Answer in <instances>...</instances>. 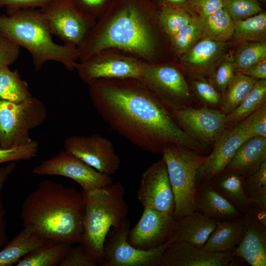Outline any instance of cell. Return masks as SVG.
Instances as JSON below:
<instances>
[{
    "label": "cell",
    "instance_id": "cell-43",
    "mask_svg": "<svg viewBox=\"0 0 266 266\" xmlns=\"http://www.w3.org/2000/svg\"><path fill=\"white\" fill-rule=\"evenodd\" d=\"M98 264L85 251L80 244L70 245L59 264L60 266H96Z\"/></svg>",
    "mask_w": 266,
    "mask_h": 266
},
{
    "label": "cell",
    "instance_id": "cell-11",
    "mask_svg": "<svg viewBox=\"0 0 266 266\" xmlns=\"http://www.w3.org/2000/svg\"><path fill=\"white\" fill-rule=\"evenodd\" d=\"M39 9L51 34L78 48L97 21L77 10L70 0H55Z\"/></svg>",
    "mask_w": 266,
    "mask_h": 266
},
{
    "label": "cell",
    "instance_id": "cell-10",
    "mask_svg": "<svg viewBox=\"0 0 266 266\" xmlns=\"http://www.w3.org/2000/svg\"><path fill=\"white\" fill-rule=\"evenodd\" d=\"M130 230V222L120 228L111 229L104 243L101 266H157L165 251L175 240V234L155 249H139L129 243Z\"/></svg>",
    "mask_w": 266,
    "mask_h": 266
},
{
    "label": "cell",
    "instance_id": "cell-41",
    "mask_svg": "<svg viewBox=\"0 0 266 266\" xmlns=\"http://www.w3.org/2000/svg\"><path fill=\"white\" fill-rule=\"evenodd\" d=\"M16 166V163L12 162L0 167V248L4 246L8 240L7 234V223L6 211L2 202V191L5 183Z\"/></svg>",
    "mask_w": 266,
    "mask_h": 266
},
{
    "label": "cell",
    "instance_id": "cell-19",
    "mask_svg": "<svg viewBox=\"0 0 266 266\" xmlns=\"http://www.w3.org/2000/svg\"><path fill=\"white\" fill-rule=\"evenodd\" d=\"M225 46V42L203 38L179 58L180 66L192 79L203 78L214 70Z\"/></svg>",
    "mask_w": 266,
    "mask_h": 266
},
{
    "label": "cell",
    "instance_id": "cell-13",
    "mask_svg": "<svg viewBox=\"0 0 266 266\" xmlns=\"http://www.w3.org/2000/svg\"><path fill=\"white\" fill-rule=\"evenodd\" d=\"M177 125L188 135L207 146L214 145L226 129V115L203 106H187L170 111Z\"/></svg>",
    "mask_w": 266,
    "mask_h": 266
},
{
    "label": "cell",
    "instance_id": "cell-15",
    "mask_svg": "<svg viewBox=\"0 0 266 266\" xmlns=\"http://www.w3.org/2000/svg\"><path fill=\"white\" fill-rule=\"evenodd\" d=\"M137 198L143 207L173 216L174 195L163 158L152 164L143 173Z\"/></svg>",
    "mask_w": 266,
    "mask_h": 266
},
{
    "label": "cell",
    "instance_id": "cell-14",
    "mask_svg": "<svg viewBox=\"0 0 266 266\" xmlns=\"http://www.w3.org/2000/svg\"><path fill=\"white\" fill-rule=\"evenodd\" d=\"M64 147L101 173L111 175L119 168L120 158L112 142L99 134L67 137L64 141Z\"/></svg>",
    "mask_w": 266,
    "mask_h": 266
},
{
    "label": "cell",
    "instance_id": "cell-20",
    "mask_svg": "<svg viewBox=\"0 0 266 266\" xmlns=\"http://www.w3.org/2000/svg\"><path fill=\"white\" fill-rule=\"evenodd\" d=\"M244 231L234 253L252 266H266V229L248 210L243 214Z\"/></svg>",
    "mask_w": 266,
    "mask_h": 266
},
{
    "label": "cell",
    "instance_id": "cell-12",
    "mask_svg": "<svg viewBox=\"0 0 266 266\" xmlns=\"http://www.w3.org/2000/svg\"><path fill=\"white\" fill-rule=\"evenodd\" d=\"M32 172L39 175H60L77 182L87 193L113 183L110 175L101 173L73 154L61 151L33 167Z\"/></svg>",
    "mask_w": 266,
    "mask_h": 266
},
{
    "label": "cell",
    "instance_id": "cell-7",
    "mask_svg": "<svg viewBox=\"0 0 266 266\" xmlns=\"http://www.w3.org/2000/svg\"><path fill=\"white\" fill-rule=\"evenodd\" d=\"M47 116L45 106L36 98L19 103L0 100V147L9 148L31 141L30 131L41 126Z\"/></svg>",
    "mask_w": 266,
    "mask_h": 266
},
{
    "label": "cell",
    "instance_id": "cell-47",
    "mask_svg": "<svg viewBox=\"0 0 266 266\" xmlns=\"http://www.w3.org/2000/svg\"><path fill=\"white\" fill-rule=\"evenodd\" d=\"M55 0H0V9L6 8L7 13L23 8H42Z\"/></svg>",
    "mask_w": 266,
    "mask_h": 266
},
{
    "label": "cell",
    "instance_id": "cell-26",
    "mask_svg": "<svg viewBox=\"0 0 266 266\" xmlns=\"http://www.w3.org/2000/svg\"><path fill=\"white\" fill-rule=\"evenodd\" d=\"M49 243L29 228H23L0 251V266H11L35 248Z\"/></svg>",
    "mask_w": 266,
    "mask_h": 266
},
{
    "label": "cell",
    "instance_id": "cell-5",
    "mask_svg": "<svg viewBox=\"0 0 266 266\" xmlns=\"http://www.w3.org/2000/svg\"><path fill=\"white\" fill-rule=\"evenodd\" d=\"M85 212L80 243L86 253L98 265L103 260V245L111 228L129 222V208L124 199L125 189L120 183H112L85 193Z\"/></svg>",
    "mask_w": 266,
    "mask_h": 266
},
{
    "label": "cell",
    "instance_id": "cell-36",
    "mask_svg": "<svg viewBox=\"0 0 266 266\" xmlns=\"http://www.w3.org/2000/svg\"><path fill=\"white\" fill-rule=\"evenodd\" d=\"M193 15L182 8L163 7L158 9L160 24L169 38L186 26L192 20Z\"/></svg>",
    "mask_w": 266,
    "mask_h": 266
},
{
    "label": "cell",
    "instance_id": "cell-48",
    "mask_svg": "<svg viewBox=\"0 0 266 266\" xmlns=\"http://www.w3.org/2000/svg\"><path fill=\"white\" fill-rule=\"evenodd\" d=\"M235 73H240L258 80L266 79V59L255 63L240 72Z\"/></svg>",
    "mask_w": 266,
    "mask_h": 266
},
{
    "label": "cell",
    "instance_id": "cell-49",
    "mask_svg": "<svg viewBox=\"0 0 266 266\" xmlns=\"http://www.w3.org/2000/svg\"><path fill=\"white\" fill-rule=\"evenodd\" d=\"M157 9L163 7L182 8L186 10L188 0H149Z\"/></svg>",
    "mask_w": 266,
    "mask_h": 266
},
{
    "label": "cell",
    "instance_id": "cell-8",
    "mask_svg": "<svg viewBox=\"0 0 266 266\" xmlns=\"http://www.w3.org/2000/svg\"><path fill=\"white\" fill-rule=\"evenodd\" d=\"M139 79L170 111L191 106L193 95L181 67L175 64L143 61Z\"/></svg>",
    "mask_w": 266,
    "mask_h": 266
},
{
    "label": "cell",
    "instance_id": "cell-37",
    "mask_svg": "<svg viewBox=\"0 0 266 266\" xmlns=\"http://www.w3.org/2000/svg\"><path fill=\"white\" fill-rule=\"evenodd\" d=\"M190 88L196 98L204 106L219 107L222 95L203 78H193Z\"/></svg>",
    "mask_w": 266,
    "mask_h": 266
},
{
    "label": "cell",
    "instance_id": "cell-40",
    "mask_svg": "<svg viewBox=\"0 0 266 266\" xmlns=\"http://www.w3.org/2000/svg\"><path fill=\"white\" fill-rule=\"evenodd\" d=\"M38 146V141L32 139L19 146L9 148L0 147V164L32 159L37 156Z\"/></svg>",
    "mask_w": 266,
    "mask_h": 266
},
{
    "label": "cell",
    "instance_id": "cell-27",
    "mask_svg": "<svg viewBox=\"0 0 266 266\" xmlns=\"http://www.w3.org/2000/svg\"><path fill=\"white\" fill-rule=\"evenodd\" d=\"M32 97L27 82L17 69L11 70L9 66L0 68V100L19 103Z\"/></svg>",
    "mask_w": 266,
    "mask_h": 266
},
{
    "label": "cell",
    "instance_id": "cell-1",
    "mask_svg": "<svg viewBox=\"0 0 266 266\" xmlns=\"http://www.w3.org/2000/svg\"><path fill=\"white\" fill-rule=\"evenodd\" d=\"M91 101L113 131L140 149L161 152L180 145L200 154L207 147L185 133L170 111L137 78L99 79L88 84Z\"/></svg>",
    "mask_w": 266,
    "mask_h": 266
},
{
    "label": "cell",
    "instance_id": "cell-44",
    "mask_svg": "<svg viewBox=\"0 0 266 266\" xmlns=\"http://www.w3.org/2000/svg\"><path fill=\"white\" fill-rule=\"evenodd\" d=\"M224 7L222 0H188L186 10L204 18Z\"/></svg>",
    "mask_w": 266,
    "mask_h": 266
},
{
    "label": "cell",
    "instance_id": "cell-30",
    "mask_svg": "<svg viewBox=\"0 0 266 266\" xmlns=\"http://www.w3.org/2000/svg\"><path fill=\"white\" fill-rule=\"evenodd\" d=\"M266 102V79L258 80L240 104L225 117L226 129L233 127Z\"/></svg>",
    "mask_w": 266,
    "mask_h": 266
},
{
    "label": "cell",
    "instance_id": "cell-42",
    "mask_svg": "<svg viewBox=\"0 0 266 266\" xmlns=\"http://www.w3.org/2000/svg\"><path fill=\"white\" fill-rule=\"evenodd\" d=\"M70 0L77 10L96 21L106 12L112 1V0Z\"/></svg>",
    "mask_w": 266,
    "mask_h": 266
},
{
    "label": "cell",
    "instance_id": "cell-22",
    "mask_svg": "<svg viewBox=\"0 0 266 266\" xmlns=\"http://www.w3.org/2000/svg\"><path fill=\"white\" fill-rule=\"evenodd\" d=\"M266 161V137L253 136L242 143L224 171H233L246 177Z\"/></svg>",
    "mask_w": 266,
    "mask_h": 266
},
{
    "label": "cell",
    "instance_id": "cell-38",
    "mask_svg": "<svg viewBox=\"0 0 266 266\" xmlns=\"http://www.w3.org/2000/svg\"><path fill=\"white\" fill-rule=\"evenodd\" d=\"M234 22L244 20L263 11L260 0H222Z\"/></svg>",
    "mask_w": 266,
    "mask_h": 266
},
{
    "label": "cell",
    "instance_id": "cell-45",
    "mask_svg": "<svg viewBox=\"0 0 266 266\" xmlns=\"http://www.w3.org/2000/svg\"><path fill=\"white\" fill-rule=\"evenodd\" d=\"M20 48L12 41L0 34V68L9 66L18 59Z\"/></svg>",
    "mask_w": 266,
    "mask_h": 266
},
{
    "label": "cell",
    "instance_id": "cell-29",
    "mask_svg": "<svg viewBox=\"0 0 266 266\" xmlns=\"http://www.w3.org/2000/svg\"><path fill=\"white\" fill-rule=\"evenodd\" d=\"M70 245L49 242L31 251L20 260L17 266H59Z\"/></svg>",
    "mask_w": 266,
    "mask_h": 266
},
{
    "label": "cell",
    "instance_id": "cell-3",
    "mask_svg": "<svg viewBox=\"0 0 266 266\" xmlns=\"http://www.w3.org/2000/svg\"><path fill=\"white\" fill-rule=\"evenodd\" d=\"M85 205L83 191L44 180L23 202L22 226L32 229L48 242L79 244L82 236Z\"/></svg>",
    "mask_w": 266,
    "mask_h": 266
},
{
    "label": "cell",
    "instance_id": "cell-23",
    "mask_svg": "<svg viewBox=\"0 0 266 266\" xmlns=\"http://www.w3.org/2000/svg\"><path fill=\"white\" fill-rule=\"evenodd\" d=\"M243 216L216 221V227L201 248L210 253H224L234 251L243 236Z\"/></svg>",
    "mask_w": 266,
    "mask_h": 266
},
{
    "label": "cell",
    "instance_id": "cell-6",
    "mask_svg": "<svg viewBox=\"0 0 266 266\" xmlns=\"http://www.w3.org/2000/svg\"><path fill=\"white\" fill-rule=\"evenodd\" d=\"M175 199L173 217L179 222L195 210L196 176L207 156L187 147L170 145L161 151Z\"/></svg>",
    "mask_w": 266,
    "mask_h": 266
},
{
    "label": "cell",
    "instance_id": "cell-18",
    "mask_svg": "<svg viewBox=\"0 0 266 266\" xmlns=\"http://www.w3.org/2000/svg\"><path fill=\"white\" fill-rule=\"evenodd\" d=\"M235 256L234 251L210 253L189 243L173 242L165 251L157 266H229Z\"/></svg>",
    "mask_w": 266,
    "mask_h": 266
},
{
    "label": "cell",
    "instance_id": "cell-16",
    "mask_svg": "<svg viewBox=\"0 0 266 266\" xmlns=\"http://www.w3.org/2000/svg\"><path fill=\"white\" fill-rule=\"evenodd\" d=\"M178 227V222L173 216L144 207L138 221L128 233V241L133 246L139 249H155L173 236Z\"/></svg>",
    "mask_w": 266,
    "mask_h": 266
},
{
    "label": "cell",
    "instance_id": "cell-34",
    "mask_svg": "<svg viewBox=\"0 0 266 266\" xmlns=\"http://www.w3.org/2000/svg\"><path fill=\"white\" fill-rule=\"evenodd\" d=\"M244 190L257 209L266 211V161L252 174L245 178Z\"/></svg>",
    "mask_w": 266,
    "mask_h": 266
},
{
    "label": "cell",
    "instance_id": "cell-33",
    "mask_svg": "<svg viewBox=\"0 0 266 266\" xmlns=\"http://www.w3.org/2000/svg\"><path fill=\"white\" fill-rule=\"evenodd\" d=\"M266 35V13L262 11L254 16L234 22L233 36L239 40H264Z\"/></svg>",
    "mask_w": 266,
    "mask_h": 266
},
{
    "label": "cell",
    "instance_id": "cell-2",
    "mask_svg": "<svg viewBox=\"0 0 266 266\" xmlns=\"http://www.w3.org/2000/svg\"><path fill=\"white\" fill-rule=\"evenodd\" d=\"M164 43L170 45L169 38L160 24L158 9L149 0H112L78 48L79 60L114 48L145 62L163 63Z\"/></svg>",
    "mask_w": 266,
    "mask_h": 266
},
{
    "label": "cell",
    "instance_id": "cell-24",
    "mask_svg": "<svg viewBox=\"0 0 266 266\" xmlns=\"http://www.w3.org/2000/svg\"><path fill=\"white\" fill-rule=\"evenodd\" d=\"M216 225L215 220L195 210L178 222L174 242H185L202 248Z\"/></svg>",
    "mask_w": 266,
    "mask_h": 266
},
{
    "label": "cell",
    "instance_id": "cell-32",
    "mask_svg": "<svg viewBox=\"0 0 266 266\" xmlns=\"http://www.w3.org/2000/svg\"><path fill=\"white\" fill-rule=\"evenodd\" d=\"M202 35L201 18L193 14L191 21L169 38L172 53L179 58L192 48Z\"/></svg>",
    "mask_w": 266,
    "mask_h": 266
},
{
    "label": "cell",
    "instance_id": "cell-46",
    "mask_svg": "<svg viewBox=\"0 0 266 266\" xmlns=\"http://www.w3.org/2000/svg\"><path fill=\"white\" fill-rule=\"evenodd\" d=\"M246 119L252 136L266 137V102Z\"/></svg>",
    "mask_w": 266,
    "mask_h": 266
},
{
    "label": "cell",
    "instance_id": "cell-17",
    "mask_svg": "<svg viewBox=\"0 0 266 266\" xmlns=\"http://www.w3.org/2000/svg\"><path fill=\"white\" fill-rule=\"evenodd\" d=\"M251 137L253 136L246 119L226 129L214 144L212 152L199 168L196 176L197 185L209 182L223 171L237 149Z\"/></svg>",
    "mask_w": 266,
    "mask_h": 266
},
{
    "label": "cell",
    "instance_id": "cell-25",
    "mask_svg": "<svg viewBox=\"0 0 266 266\" xmlns=\"http://www.w3.org/2000/svg\"><path fill=\"white\" fill-rule=\"evenodd\" d=\"M245 178L233 171H223L209 182L223 197L233 204L243 214L254 202L244 190Z\"/></svg>",
    "mask_w": 266,
    "mask_h": 266
},
{
    "label": "cell",
    "instance_id": "cell-28",
    "mask_svg": "<svg viewBox=\"0 0 266 266\" xmlns=\"http://www.w3.org/2000/svg\"><path fill=\"white\" fill-rule=\"evenodd\" d=\"M258 79L240 73L234 77L222 95L220 111L227 115L232 112L248 95Z\"/></svg>",
    "mask_w": 266,
    "mask_h": 266
},
{
    "label": "cell",
    "instance_id": "cell-9",
    "mask_svg": "<svg viewBox=\"0 0 266 266\" xmlns=\"http://www.w3.org/2000/svg\"><path fill=\"white\" fill-rule=\"evenodd\" d=\"M143 62L122 51L106 48L77 62L75 69L80 79L88 84L99 79H139Z\"/></svg>",
    "mask_w": 266,
    "mask_h": 266
},
{
    "label": "cell",
    "instance_id": "cell-4",
    "mask_svg": "<svg viewBox=\"0 0 266 266\" xmlns=\"http://www.w3.org/2000/svg\"><path fill=\"white\" fill-rule=\"evenodd\" d=\"M0 34L29 52L35 71L49 61L62 63L68 70L75 69L78 48L54 42L39 8H23L0 16Z\"/></svg>",
    "mask_w": 266,
    "mask_h": 266
},
{
    "label": "cell",
    "instance_id": "cell-21",
    "mask_svg": "<svg viewBox=\"0 0 266 266\" xmlns=\"http://www.w3.org/2000/svg\"><path fill=\"white\" fill-rule=\"evenodd\" d=\"M195 205V210L216 221L233 219L243 215L209 182H202L197 185Z\"/></svg>",
    "mask_w": 266,
    "mask_h": 266
},
{
    "label": "cell",
    "instance_id": "cell-35",
    "mask_svg": "<svg viewBox=\"0 0 266 266\" xmlns=\"http://www.w3.org/2000/svg\"><path fill=\"white\" fill-rule=\"evenodd\" d=\"M265 59H266L265 40L244 43L233 57L235 73L240 72Z\"/></svg>",
    "mask_w": 266,
    "mask_h": 266
},
{
    "label": "cell",
    "instance_id": "cell-31",
    "mask_svg": "<svg viewBox=\"0 0 266 266\" xmlns=\"http://www.w3.org/2000/svg\"><path fill=\"white\" fill-rule=\"evenodd\" d=\"M202 19V37L225 42L233 36L234 24L225 8Z\"/></svg>",
    "mask_w": 266,
    "mask_h": 266
},
{
    "label": "cell",
    "instance_id": "cell-39",
    "mask_svg": "<svg viewBox=\"0 0 266 266\" xmlns=\"http://www.w3.org/2000/svg\"><path fill=\"white\" fill-rule=\"evenodd\" d=\"M234 74L233 57L227 56L210 73L208 81L222 95Z\"/></svg>",
    "mask_w": 266,
    "mask_h": 266
}]
</instances>
